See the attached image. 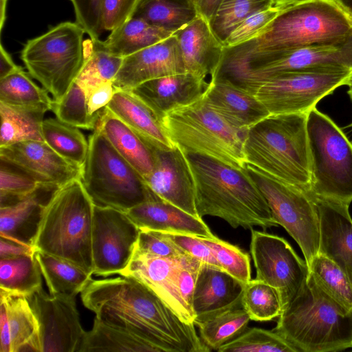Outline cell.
I'll return each mask as SVG.
<instances>
[{
	"mask_svg": "<svg viewBox=\"0 0 352 352\" xmlns=\"http://www.w3.org/2000/svg\"><path fill=\"white\" fill-rule=\"evenodd\" d=\"M84 306L105 324L131 333L153 352H208L194 323L183 321L139 280L122 276L91 280L80 293Z\"/></svg>",
	"mask_w": 352,
	"mask_h": 352,
	"instance_id": "1",
	"label": "cell"
},
{
	"mask_svg": "<svg viewBox=\"0 0 352 352\" xmlns=\"http://www.w3.org/2000/svg\"><path fill=\"white\" fill-rule=\"evenodd\" d=\"M320 70L352 72V34L333 45H314L292 50H267L245 43L224 47L212 79L255 95L272 78L287 72Z\"/></svg>",
	"mask_w": 352,
	"mask_h": 352,
	"instance_id": "2",
	"label": "cell"
},
{
	"mask_svg": "<svg viewBox=\"0 0 352 352\" xmlns=\"http://www.w3.org/2000/svg\"><path fill=\"white\" fill-rule=\"evenodd\" d=\"M195 179L199 215L223 219L232 228L264 230L278 226L245 169L206 156L186 154Z\"/></svg>",
	"mask_w": 352,
	"mask_h": 352,
	"instance_id": "3",
	"label": "cell"
},
{
	"mask_svg": "<svg viewBox=\"0 0 352 352\" xmlns=\"http://www.w3.org/2000/svg\"><path fill=\"white\" fill-rule=\"evenodd\" d=\"M297 352H336L352 348V311L328 294L309 274L278 317L274 329Z\"/></svg>",
	"mask_w": 352,
	"mask_h": 352,
	"instance_id": "4",
	"label": "cell"
},
{
	"mask_svg": "<svg viewBox=\"0 0 352 352\" xmlns=\"http://www.w3.org/2000/svg\"><path fill=\"white\" fill-rule=\"evenodd\" d=\"M307 113L270 114L248 129L243 151L249 163L309 193Z\"/></svg>",
	"mask_w": 352,
	"mask_h": 352,
	"instance_id": "5",
	"label": "cell"
},
{
	"mask_svg": "<svg viewBox=\"0 0 352 352\" xmlns=\"http://www.w3.org/2000/svg\"><path fill=\"white\" fill-rule=\"evenodd\" d=\"M94 206L80 179L59 188L45 208L34 248L94 274L91 252Z\"/></svg>",
	"mask_w": 352,
	"mask_h": 352,
	"instance_id": "6",
	"label": "cell"
},
{
	"mask_svg": "<svg viewBox=\"0 0 352 352\" xmlns=\"http://www.w3.org/2000/svg\"><path fill=\"white\" fill-rule=\"evenodd\" d=\"M351 34V15L333 0H301L282 7L258 36L244 43L259 50H292L337 44Z\"/></svg>",
	"mask_w": 352,
	"mask_h": 352,
	"instance_id": "7",
	"label": "cell"
},
{
	"mask_svg": "<svg viewBox=\"0 0 352 352\" xmlns=\"http://www.w3.org/2000/svg\"><path fill=\"white\" fill-rule=\"evenodd\" d=\"M173 142L185 154H197L232 167L246 164L243 145L248 129L235 126L204 99L175 109L162 119Z\"/></svg>",
	"mask_w": 352,
	"mask_h": 352,
	"instance_id": "8",
	"label": "cell"
},
{
	"mask_svg": "<svg viewBox=\"0 0 352 352\" xmlns=\"http://www.w3.org/2000/svg\"><path fill=\"white\" fill-rule=\"evenodd\" d=\"M310 153L309 194L349 206L352 202V143L342 130L316 107L307 113Z\"/></svg>",
	"mask_w": 352,
	"mask_h": 352,
	"instance_id": "9",
	"label": "cell"
},
{
	"mask_svg": "<svg viewBox=\"0 0 352 352\" xmlns=\"http://www.w3.org/2000/svg\"><path fill=\"white\" fill-rule=\"evenodd\" d=\"M80 180L94 205L126 212L156 196L97 126L89 138Z\"/></svg>",
	"mask_w": 352,
	"mask_h": 352,
	"instance_id": "10",
	"label": "cell"
},
{
	"mask_svg": "<svg viewBox=\"0 0 352 352\" xmlns=\"http://www.w3.org/2000/svg\"><path fill=\"white\" fill-rule=\"evenodd\" d=\"M85 34L77 22H63L28 40L21 52L29 74L54 100L67 92L83 67Z\"/></svg>",
	"mask_w": 352,
	"mask_h": 352,
	"instance_id": "11",
	"label": "cell"
},
{
	"mask_svg": "<svg viewBox=\"0 0 352 352\" xmlns=\"http://www.w3.org/2000/svg\"><path fill=\"white\" fill-rule=\"evenodd\" d=\"M244 169L265 198L277 223L298 243L309 267L318 252L320 241L319 216L313 197L303 189L249 163Z\"/></svg>",
	"mask_w": 352,
	"mask_h": 352,
	"instance_id": "12",
	"label": "cell"
},
{
	"mask_svg": "<svg viewBox=\"0 0 352 352\" xmlns=\"http://www.w3.org/2000/svg\"><path fill=\"white\" fill-rule=\"evenodd\" d=\"M351 74L348 71L287 72L265 82L255 96L270 114L307 113L322 98L347 85Z\"/></svg>",
	"mask_w": 352,
	"mask_h": 352,
	"instance_id": "13",
	"label": "cell"
},
{
	"mask_svg": "<svg viewBox=\"0 0 352 352\" xmlns=\"http://www.w3.org/2000/svg\"><path fill=\"white\" fill-rule=\"evenodd\" d=\"M250 253L256 270V278L278 291L283 311L296 297L309 274L305 261L284 238L253 228Z\"/></svg>",
	"mask_w": 352,
	"mask_h": 352,
	"instance_id": "14",
	"label": "cell"
},
{
	"mask_svg": "<svg viewBox=\"0 0 352 352\" xmlns=\"http://www.w3.org/2000/svg\"><path fill=\"white\" fill-rule=\"evenodd\" d=\"M140 230L126 212L94 205L91 234L94 274L120 275L131 261Z\"/></svg>",
	"mask_w": 352,
	"mask_h": 352,
	"instance_id": "15",
	"label": "cell"
},
{
	"mask_svg": "<svg viewBox=\"0 0 352 352\" xmlns=\"http://www.w3.org/2000/svg\"><path fill=\"white\" fill-rule=\"evenodd\" d=\"M27 298L40 324L41 352H79L85 331L75 298L52 296L43 287Z\"/></svg>",
	"mask_w": 352,
	"mask_h": 352,
	"instance_id": "16",
	"label": "cell"
},
{
	"mask_svg": "<svg viewBox=\"0 0 352 352\" xmlns=\"http://www.w3.org/2000/svg\"><path fill=\"white\" fill-rule=\"evenodd\" d=\"M146 142L154 157L153 169L144 178L148 188L160 199L201 217L196 208L195 179L186 154L175 145L161 148Z\"/></svg>",
	"mask_w": 352,
	"mask_h": 352,
	"instance_id": "17",
	"label": "cell"
},
{
	"mask_svg": "<svg viewBox=\"0 0 352 352\" xmlns=\"http://www.w3.org/2000/svg\"><path fill=\"white\" fill-rule=\"evenodd\" d=\"M0 160L42 185L60 188L81 177L82 168L64 159L45 141L27 140L0 147Z\"/></svg>",
	"mask_w": 352,
	"mask_h": 352,
	"instance_id": "18",
	"label": "cell"
},
{
	"mask_svg": "<svg viewBox=\"0 0 352 352\" xmlns=\"http://www.w3.org/2000/svg\"><path fill=\"white\" fill-rule=\"evenodd\" d=\"M186 72L179 43L172 35L124 57L113 85L129 90L152 79Z\"/></svg>",
	"mask_w": 352,
	"mask_h": 352,
	"instance_id": "19",
	"label": "cell"
},
{
	"mask_svg": "<svg viewBox=\"0 0 352 352\" xmlns=\"http://www.w3.org/2000/svg\"><path fill=\"white\" fill-rule=\"evenodd\" d=\"M208 86L205 78L186 72L152 79L129 91L162 121L169 112L203 98Z\"/></svg>",
	"mask_w": 352,
	"mask_h": 352,
	"instance_id": "20",
	"label": "cell"
},
{
	"mask_svg": "<svg viewBox=\"0 0 352 352\" xmlns=\"http://www.w3.org/2000/svg\"><path fill=\"white\" fill-rule=\"evenodd\" d=\"M180 257L165 258L134 251L129 264L120 275L139 280L155 292L183 321L194 323V314L182 298L177 285Z\"/></svg>",
	"mask_w": 352,
	"mask_h": 352,
	"instance_id": "21",
	"label": "cell"
},
{
	"mask_svg": "<svg viewBox=\"0 0 352 352\" xmlns=\"http://www.w3.org/2000/svg\"><path fill=\"white\" fill-rule=\"evenodd\" d=\"M244 285L221 268L201 263L193 293L194 324L241 306Z\"/></svg>",
	"mask_w": 352,
	"mask_h": 352,
	"instance_id": "22",
	"label": "cell"
},
{
	"mask_svg": "<svg viewBox=\"0 0 352 352\" xmlns=\"http://www.w3.org/2000/svg\"><path fill=\"white\" fill-rule=\"evenodd\" d=\"M313 199L319 216L318 252L336 263L352 285V218L349 206Z\"/></svg>",
	"mask_w": 352,
	"mask_h": 352,
	"instance_id": "23",
	"label": "cell"
},
{
	"mask_svg": "<svg viewBox=\"0 0 352 352\" xmlns=\"http://www.w3.org/2000/svg\"><path fill=\"white\" fill-rule=\"evenodd\" d=\"M173 35L179 43L186 72L203 78L214 74L224 46L212 33L206 19L199 15Z\"/></svg>",
	"mask_w": 352,
	"mask_h": 352,
	"instance_id": "24",
	"label": "cell"
},
{
	"mask_svg": "<svg viewBox=\"0 0 352 352\" xmlns=\"http://www.w3.org/2000/svg\"><path fill=\"white\" fill-rule=\"evenodd\" d=\"M126 214L140 230L186 234L204 238L215 236L202 218L193 216L157 197L132 208Z\"/></svg>",
	"mask_w": 352,
	"mask_h": 352,
	"instance_id": "25",
	"label": "cell"
},
{
	"mask_svg": "<svg viewBox=\"0 0 352 352\" xmlns=\"http://www.w3.org/2000/svg\"><path fill=\"white\" fill-rule=\"evenodd\" d=\"M58 188L41 185L20 201L0 208V236L34 247L45 208Z\"/></svg>",
	"mask_w": 352,
	"mask_h": 352,
	"instance_id": "26",
	"label": "cell"
},
{
	"mask_svg": "<svg viewBox=\"0 0 352 352\" xmlns=\"http://www.w3.org/2000/svg\"><path fill=\"white\" fill-rule=\"evenodd\" d=\"M206 102L233 125L248 129L270 113L255 95L230 85L209 82Z\"/></svg>",
	"mask_w": 352,
	"mask_h": 352,
	"instance_id": "27",
	"label": "cell"
},
{
	"mask_svg": "<svg viewBox=\"0 0 352 352\" xmlns=\"http://www.w3.org/2000/svg\"><path fill=\"white\" fill-rule=\"evenodd\" d=\"M106 108L151 144L161 148L175 146L162 121L130 91L116 89Z\"/></svg>",
	"mask_w": 352,
	"mask_h": 352,
	"instance_id": "28",
	"label": "cell"
},
{
	"mask_svg": "<svg viewBox=\"0 0 352 352\" xmlns=\"http://www.w3.org/2000/svg\"><path fill=\"white\" fill-rule=\"evenodd\" d=\"M97 126L118 153L143 178L154 167V157L148 144L122 120L106 107L102 111Z\"/></svg>",
	"mask_w": 352,
	"mask_h": 352,
	"instance_id": "29",
	"label": "cell"
},
{
	"mask_svg": "<svg viewBox=\"0 0 352 352\" xmlns=\"http://www.w3.org/2000/svg\"><path fill=\"white\" fill-rule=\"evenodd\" d=\"M9 323L11 352H41L40 324L26 296L0 290Z\"/></svg>",
	"mask_w": 352,
	"mask_h": 352,
	"instance_id": "30",
	"label": "cell"
},
{
	"mask_svg": "<svg viewBox=\"0 0 352 352\" xmlns=\"http://www.w3.org/2000/svg\"><path fill=\"white\" fill-rule=\"evenodd\" d=\"M34 257L52 296L75 298L92 280L93 274L59 257L36 249Z\"/></svg>",
	"mask_w": 352,
	"mask_h": 352,
	"instance_id": "31",
	"label": "cell"
},
{
	"mask_svg": "<svg viewBox=\"0 0 352 352\" xmlns=\"http://www.w3.org/2000/svg\"><path fill=\"white\" fill-rule=\"evenodd\" d=\"M44 106H19L0 102V147L27 140L44 141L42 124Z\"/></svg>",
	"mask_w": 352,
	"mask_h": 352,
	"instance_id": "32",
	"label": "cell"
},
{
	"mask_svg": "<svg viewBox=\"0 0 352 352\" xmlns=\"http://www.w3.org/2000/svg\"><path fill=\"white\" fill-rule=\"evenodd\" d=\"M173 34L145 20L131 16L104 41L111 54L124 58L162 41Z\"/></svg>",
	"mask_w": 352,
	"mask_h": 352,
	"instance_id": "33",
	"label": "cell"
},
{
	"mask_svg": "<svg viewBox=\"0 0 352 352\" xmlns=\"http://www.w3.org/2000/svg\"><path fill=\"white\" fill-rule=\"evenodd\" d=\"M197 16L192 0H138L132 14L172 34Z\"/></svg>",
	"mask_w": 352,
	"mask_h": 352,
	"instance_id": "34",
	"label": "cell"
},
{
	"mask_svg": "<svg viewBox=\"0 0 352 352\" xmlns=\"http://www.w3.org/2000/svg\"><path fill=\"white\" fill-rule=\"evenodd\" d=\"M85 63L76 82L85 91L107 82L113 81L123 58L106 49L104 41L85 40Z\"/></svg>",
	"mask_w": 352,
	"mask_h": 352,
	"instance_id": "35",
	"label": "cell"
},
{
	"mask_svg": "<svg viewBox=\"0 0 352 352\" xmlns=\"http://www.w3.org/2000/svg\"><path fill=\"white\" fill-rule=\"evenodd\" d=\"M44 141L58 155L82 168L85 162L89 142L79 128L57 118L45 119L42 124Z\"/></svg>",
	"mask_w": 352,
	"mask_h": 352,
	"instance_id": "36",
	"label": "cell"
},
{
	"mask_svg": "<svg viewBox=\"0 0 352 352\" xmlns=\"http://www.w3.org/2000/svg\"><path fill=\"white\" fill-rule=\"evenodd\" d=\"M85 351L153 352L141 340L96 318L91 330L85 331L79 349Z\"/></svg>",
	"mask_w": 352,
	"mask_h": 352,
	"instance_id": "37",
	"label": "cell"
},
{
	"mask_svg": "<svg viewBox=\"0 0 352 352\" xmlns=\"http://www.w3.org/2000/svg\"><path fill=\"white\" fill-rule=\"evenodd\" d=\"M41 275L34 254L1 258L0 290L28 296L43 287Z\"/></svg>",
	"mask_w": 352,
	"mask_h": 352,
	"instance_id": "38",
	"label": "cell"
},
{
	"mask_svg": "<svg viewBox=\"0 0 352 352\" xmlns=\"http://www.w3.org/2000/svg\"><path fill=\"white\" fill-rule=\"evenodd\" d=\"M250 318L246 311L236 307L219 314L204 321L195 323L199 337L210 350L217 351L220 346L231 341L248 327Z\"/></svg>",
	"mask_w": 352,
	"mask_h": 352,
	"instance_id": "39",
	"label": "cell"
},
{
	"mask_svg": "<svg viewBox=\"0 0 352 352\" xmlns=\"http://www.w3.org/2000/svg\"><path fill=\"white\" fill-rule=\"evenodd\" d=\"M272 6L271 0H221L208 23L212 33L223 45L234 29L243 20Z\"/></svg>",
	"mask_w": 352,
	"mask_h": 352,
	"instance_id": "40",
	"label": "cell"
},
{
	"mask_svg": "<svg viewBox=\"0 0 352 352\" xmlns=\"http://www.w3.org/2000/svg\"><path fill=\"white\" fill-rule=\"evenodd\" d=\"M308 268L316 283L327 294L352 311V285L336 263L318 252Z\"/></svg>",
	"mask_w": 352,
	"mask_h": 352,
	"instance_id": "41",
	"label": "cell"
},
{
	"mask_svg": "<svg viewBox=\"0 0 352 352\" xmlns=\"http://www.w3.org/2000/svg\"><path fill=\"white\" fill-rule=\"evenodd\" d=\"M53 98L38 86L21 67L0 78V102L19 106H44L50 109Z\"/></svg>",
	"mask_w": 352,
	"mask_h": 352,
	"instance_id": "42",
	"label": "cell"
},
{
	"mask_svg": "<svg viewBox=\"0 0 352 352\" xmlns=\"http://www.w3.org/2000/svg\"><path fill=\"white\" fill-rule=\"evenodd\" d=\"M241 307L250 320L269 321L279 317L283 305L278 291L272 285L258 280H250L243 287Z\"/></svg>",
	"mask_w": 352,
	"mask_h": 352,
	"instance_id": "43",
	"label": "cell"
},
{
	"mask_svg": "<svg viewBox=\"0 0 352 352\" xmlns=\"http://www.w3.org/2000/svg\"><path fill=\"white\" fill-rule=\"evenodd\" d=\"M51 111L58 120L65 124L93 131L97 127L102 112L96 115L90 114L87 94L75 81L62 98L53 99Z\"/></svg>",
	"mask_w": 352,
	"mask_h": 352,
	"instance_id": "44",
	"label": "cell"
},
{
	"mask_svg": "<svg viewBox=\"0 0 352 352\" xmlns=\"http://www.w3.org/2000/svg\"><path fill=\"white\" fill-rule=\"evenodd\" d=\"M218 352H297L276 331L246 328L239 336L219 348Z\"/></svg>",
	"mask_w": 352,
	"mask_h": 352,
	"instance_id": "45",
	"label": "cell"
},
{
	"mask_svg": "<svg viewBox=\"0 0 352 352\" xmlns=\"http://www.w3.org/2000/svg\"><path fill=\"white\" fill-rule=\"evenodd\" d=\"M201 238L210 247L223 270L244 285L251 280L250 256L246 252L216 236Z\"/></svg>",
	"mask_w": 352,
	"mask_h": 352,
	"instance_id": "46",
	"label": "cell"
},
{
	"mask_svg": "<svg viewBox=\"0 0 352 352\" xmlns=\"http://www.w3.org/2000/svg\"><path fill=\"white\" fill-rule=\"evenodd\" d=\"M0 162V208L20 201L42 185L23 170Z\"/></svg>",
	"mask_w": 352,
	"mask_h": 352,
	"instance_id": "47",
	"label": "cell"
},
{
	"mask_svg": "<svg viewBox=\"0 0 352 352\" xmlns=\"http://www.w3.org/2000/svg\"><path fill=\"white\" fill-rule=\"evenodd\" d=\"M282 7L272 6L247 17L231 32L224 47H234L258 36L276 18Z\"/></svg>",
	"mask_w": 352,
	"mask_h": 352,
	"instance_id": "48",
	"label": "cell"
},
{
	"mask_svg": "<svg viewBox=\"0 0 352 352\" xmlns=\"http://www.w3.org/2000/svg\"><path fill=\"white\" fill-rule=\"evenodd\" d=\"M134 251L165 258H177L186 254L172 243L164 232L147 229L140 230Z\"/></svg>",
	"mask_w": 352,
	"mask_h": 352,
	"instance_id": "49",
	"label": "cell"
},
{
	"mask_svg": "<svg viewBox=\"0 0 352 352\" xmlns=\"http://www.w3.org/2000/svg\"><path fill=\"white\" fill-rule=\"evenodd\" d=\"M70 1L74 6L76 22L84 29L90 38H100L103 32L100 19L102 0Z\"/></svg>",
	"mask_w": 352,
	"mask_h": 352,
	"instance_id": "50",
	"label": "cell"
},
{
	"mask_svg": "<svg viewBox=\"0 0 352 352\" xmlns=\"http://www.w3.org/2000/svg\"><path fill=\"white\" fill-rule=\"evenodd\" d=\"M138 0H102L101 28L112 31L132 16Z\"/></svg>",
	"mask_w": 352,
	"mask_h": 352,
	"instance_id": "51",
	"label": "cell"
},
{
	"mask_svg": "<svg viewBox=\"0 0 352 352\" xmlns=\"http://www.w3.org/2000/svg\"><path fill=\"white\" fill-rule=\"evenodd\" d=\"M170 241L188 254L203 263L221 268L210 247L199 236L173 232H164Z\"/></svg>",
	"mask_w": 352,
	"mask_h": 352,
	"instance_id": "52",
	"label": "cell"
},
{
	"mask_svg": "<svg viewBox=\"0 0 352 352\" xmlns=\"http://www.w3.org/2000/svg\"><path fill=\"white\" fill-rule=\"evenodd\" d=\"M201 264L200 261L188 254L183 255L179 259L177 287L182 298L192 311L193 293Z\"/></svg>",
	"mask_w": 352,
	"mask_h": 352,
	"instance_id": "53",
	"label": "cell"
},
{
	"mask_svg": "<svg viewBox=\"0 0 352 352\" xmlns=\"http://www.w3.org/2000/svg\"><path fill=\"white\" fill-rule=\"evenodd\" d=\"M116 89L112 82H107L87 91V100L91 115L100 113L111 100Z\"/></svg>",
	"mask_w": 352,
	"mask_h": 352,
	"instance_id": "54",
	"label": "cell"
},
{
	"mask_svg": "<svg viewBox=\"0 0 352 352\" xmlns=\"http://www.w3.org/2000/svg\"><path fill=\"white\" fill-rule=\"evenodd\" d=\"M35 248L1 237L0 258H14L34 254Z\"/></svg>",
	"mask_w": 352,
	"mask_h": 352,
	"instance_id": "55",
	"label": "cell"
},
{
	"mask_svg": "<svg viewBox=\"0 0 352 352\" xmlns=\"http://www.w3.org/2000/svg\"><path fill=\"white\" fill-rule=\"evenodd\" d=\"M0 352H11L9 323L5 306L0 302Z\"/></svg>",
	"mask_w": 352,
	"mask_h": 352,
	"instance_id": "56",
	"label": "cell"
},
{
	"mask_svg": "<svg viewBox=\"0 0 352 352\" xmlns=\"http://www.w3.org/2000/svg\"><path fill=\"white\" fill-rule=\"evenodd\" d=\"M21 67L16 65L10 54L5 50L2 43L0 46V78L16 71Z\"/></svg>",
	"mask_w": 352,
	"mask_h": 352,
	"instance_id": "57",
	"label": "cell"
},
{
	"mask_svg": "<svg viewBox=\"0 0 352 352\" xmlns=\"http://www.w3.org/2000/svg\"><path fill=\"white\" fill-rule=\"evenodd\" d=\"M220 1L221 0H196L195 5L199 15L208 21Z\"/></svg>",
	"mask_w": 352,
	"mask_h": 352,
	"instance_id": "58",
	"label": "cell"
},
{
	"mask_svg": "<svg viewBox=\"0 0 352 352\" xmlns=\"http://www.w3.org/2000/svg\"><path fill=\"white\" fill-rule=\"evenodd\" d=\"M8 0H0V30L2 31L6 19Z\"/></svg>",
	"mask_w": 352,
	"mask_h": 352,
	"instance_id": "59",
	"label": "cell"
},
{
	"mask_svg": "<svg viewBox=\"0 0 352 352\" xmlns=\"http://www.w3.org/2000/svg\"><path fill=\"white\" fill-rule=\"evenodd\" d=\"M346 12L352 15V0H333Z\"/></svg>",
	"mask_w": 352,
	"mask_h": 352,
	"instance_id": "60",
	"label": "cell"
},
{
	"mask_svg": "<svg viewBox=\"0 0 352 352\" xmlns=\"http://www.w3.org/2000/svg\"><path fill=\"white\" fill-rule=\"evenodd\" d=\"M273 4V6L276 7H285L296 2H298L301 0H271Z\"/></svg>",
	"mask_w": 352,
	"mask_h": 352,
	"instance_id": "61",
	"label": "cell"
},
{
	"mask_svg": "<svg viewBox=\"0 0 352 352\" xmlns=\"http://www.w3.org/2000/svg\"><path fill=\"white\" fill-rule=\"evenodd\" d=\"M347 85L349 86V91H348V94L350 96L351 100H352V74L349 78V82L347 84Z\"/></svg>",
	"mask_w": 352,
	"mask_h": 352,
	"instance_id": "62",
	"label": "cell"
},
{
	"mask_svg": "<svg viewBox=\"0 0 352 352\" xmlns=\"http://www.w3.org/2000/svg\"><path fill=\"white\" fill-rule=\"evenodd\" d=\"M192 1L195 3V1H196V0H192Z\"/></svg>",
	"mask_w": 352,
	"mask_h": 352,
	"instance_id": "63",
	"label": "cell"
},
{
	"mask_svg": "<svg viewBox=\"0 0 352 352\" xmlns=\"http://www.w3.org/2000/svg\"><path fill=\"white\" fill-rule=\"evenodd\" d=\"M351 16H352V15H351Z\"/></svg>",
	"mask_w": 352,
	"mask_h": 352,
	"instance_id": "64",
	"label": "cell"
}]
</instances>
